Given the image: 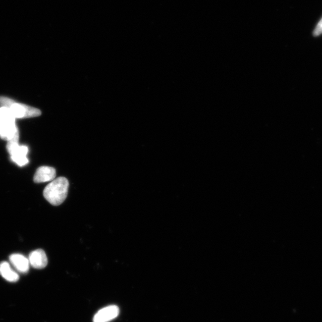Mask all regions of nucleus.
<instances>
[{"label":"nucleus","instance_id":"obj_1","mask_svg":"<svg viewBox=\"0 0 322 322\" xmlns=\"http://www.w3.org/2000/svg\"><path fill=\"white\" fill-rule=\"evenodd\" d=\"M69 185L67 178L58 177L46 187L43 192L44 197L53 206H60L65 201L68 195Z\"/></svg>","mask_w":322,"mask_h":322},{"label":"nucleus","instance_id":"obj_2","mask_svg":"<svg viewBox=\"0 0 322 322\" xmlns=\"http://www.w3.org/2000/svg\"><path fill=\"white\" fill-rule=\"evenodd\" d=\"M0 137L8 142H18L19 134L15 118L9 108L0 107Z\"/></svg>","mask_w":322,"mask_h":322},{"label":"nucleus","instance_id":"obj_3","mask_svg":"<svg viewBox=\"0 0 322 322\" xmlns=\"http://www.w3.org/2000/svg\"><path fill=\"white\" fill-rule=\"evenodd\" d=\"M15 118H27L39 116L42 112L39 109L24 104L14 103L9 108Z\"/></svg>","mask_w":322,"mask_h":322},{"label":"nucleus","instance_id":"obj_4","mask_svg":"<svg viewBox=\"0 0 322 322\" xmlns=\"http://www.w3.org/2000/svg\"><path fill=\"white\" fill-rule=\"evenodd\" d=\"M119 309L118 306L111 305L99 310L94 316L93 322H109L118 317Z\"/></svg>","mask_w":322,"mask_h":322},{"label":"nucleus","instance_id":"obj_5","mask_svg":"<svg viewBox=\"0 0 322 322\" xmlns=\"http://www.w3.org/2000/svg\"><path fill=\"white\" fill-rule=\"evenodd\" d=\"M56 176V171L51 166H43L37 169L35 174L34 181L35 183H41L53 181Z\"/></svg>","mask_w":322,"mask_h":322},{"label":"nucleus","instance_id":"obj_6","mask_svg":"<svg viewBox=\"0 0 322 322\" xmlns=\"http://www.w3.org/2000/svg\"><path fill=\"white\" fill-rule=\"evenodd\" d=\"M29 262L32 268L43 269L48 265V259L45 251L43 250L32 251L29 256Z\"/></svg>","mask_w":322,"mask_h":322},{"label":"nucleus","instance_id":"obj_7","mask_svg":"<svg viewBox=\"0 0 322 322\" xmlns=\"http://www.w3.org/2000/svg\"><path fill=\"white\" fill-rule=\"evenodd\" d=\"M10 262L14 268L21 273H28L29 269V262L27 258L23 255L14 254L9 257Z\"/></svg>","mask_w":322,"mask_h":322},{"label":"nucleus","instance_id":"obj_8","mask_svg":"<svg viewBox=\"0 0 322 322\" xmlns=\"http://www.w3.org/2000/svg\"><path fill=\"white\" fill-rule=\"evenodd\" d=\"M0 275L10 282H16L19 279L18 274L12 270L9 263L6 262L0 263Z\"/></svg>","mask_w":322,"mask_h":322},{"label":"nucleus","instance_id":"obj_9","mask_svg":"<svg viewBox=\"0 0 322 322\" xmlns=\"http://www.w3.org/2000/svg\"><path fill=\"white\" fill-rule=\"evenodd\" d=\"M7 149L11 157L26 156L28 153V148L26 146H20L18 142H8Z\"/></svg>","mask_w":322,"mask_h":322},{"label":"nucleus","instance_id":"obj_10","mask_svg":"<svg viewBox=\"0 0 322 322\" xmlns=\"http://www.w3.org/2000/svg\"><path fill=\"white\" fill-rule=\"evenodd\" d=\"M11 160L20 166H24L29 162V160L26 156H17L11 157Z\"/></svg>","mask_w":322,"mask_h":322},{"label":"nucleus","instance_id":"obj_11","mask_svg":"<svg viewBox=\"0 0 322 322\" xmlns=\"http://www.w3.org/2000/svg\"><path fill=\"white\" fill-rule=\"evenodd\" d=\"M15 101L6 97H0V106L10 108Z\"/></svg>","mask_w":322,"mask_h":322},{"label":"nucleus","instance_id":"obj_12","mask_svg":"<svg viewBox=\"0 0 322 322\" xmlns=\"http://www.w3.org/2000/svg\"><path fill=\"white\" fill-rule=\"evenodd\" d=\"M322 34V18L321 19L320 21L318 23L317 26L313 31V35L314 36H319Z\"/></svg>","mask_w":322,"mask_h":322}]
</instances>
